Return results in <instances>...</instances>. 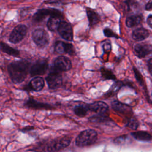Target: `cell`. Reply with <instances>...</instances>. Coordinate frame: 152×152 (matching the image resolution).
<instances>
[{
	"mask_svg": "<svg viewBox=\"0 0 152 152\" xmlns=\"http://www.w3.org/2000/svg\"><path fill=\"white\" fill-rule=\"evenodd\" d=\"M58 0H49L48 2V3H55L56 2H57Z\"/></svg>",
	"mask_w": 152,
	"mask_h": 152,
	"instance_id": "836d02e7",
	"label": "cell"
},
{
	"mask_svg": "<svg viewBox=\"0 0 152 152\" xmlns=\"http://www.w3.org/2000/svg\"><path fill=\"white\" fill-rule=\"evenodd\" d=\"M102 76L104 79L108 80H115L116 79V77L113 74V72L109 69L105 68H102L100 69Z\"/></svg>",
	"mask_w": 152,
	"mask_h": 152,
	"instance_id": "cb8c5ba5",
	"label": "cell"
},
{
	"mask_svg": "<svg viewBox=\"0 0 152 152\" xmlns=\"http://www.w3.org/2000/svg\"><path fill=\"white\" fill-rule=\"evenodd\" d=\"M29 87L31 90L39 91L43 89L45 86V81L40 77H36L29 83Z\"/></svg>",
	"mask_w": 152,
	"mask_h": 152,
	"instance_id": "4fadbf2b",
	"label": "cell"
},
{
	"mask_svg": "<svg viewBox=\"0 0 152 152\" xmlns=\"http://www.w3.org/2000/svg\"><path fill=\"white\" fill-rule=\"evenodd\" d=\"M112 107L113 110L121 113H127L131 112V108L130 106L118 100H115L112 103Z\"/></svg>",
	"mask_w": 152,
	"mask_h": 152,
	"instance_id": "9a60e30c",
	"label": "cell"
},
{
	"mask_svg": "<svg viewBox=\"0 0 152 152\" xmlns=\"http://www.w3.org/2000/svg\"><path fill=\"white\" fill-rule=\"evenodd\" d=\"M88 105L89 110L95 112L99 115H102L103 114L105 113L109 108L107 104L106 103L101 101L95 102Z\"/></svg>",
	"mask_w": 152,
	"mask_h": 152,
	"instance_id": "7c38bea8",
	"label": "cell"
},
{
	"mask_svg": "<svg viewBox=\"0 0 152 152\" xmlns=\"http://www.w3.org/2000/svg\"><path fill=\"white\" fill-rule=\"evenodd\" d=\"M75 53V49L73 45L71 43H66L65 44V53L72 55Z\"/></svg>",
	"mask_w": 152,
	"mask_h": 152,
	"instance_id": "4316f807",
	"label": "cell"
},
{
	"mask_svg": "<svg viewBox=\"0 0 152 152\" xmlns=\"http://www.w3.org/2000/svg\"><path fill=\"white\" fill-rule=\"evenodd\" d=\"M30 67L27 61H17L8 65V71L12 82L15 84L22 83L26 78Z\"/></svg>",
	"mask_w": 152,
	"mask_h": 152,
	"instance_id": "6da1fadb",
	"label": "cell"
},
{
	"mask_svg": "<svg viewBox=\"0 0 152 152\" xmlns=\"http://www.w3.org/2000/svg\"><path fill=\"white\" fill-rule=\"evenodd\" d=\"M103 33L106 36V37H116V38H118V36L115 34L114 32H113V31L109 28H106L103 30Z\"/></svg>",
	"mask_w": 152,
	"mask_h": 152,
	"instance_id": "83f0119b",
	"label": "cell"
},
{
	"mask_svg": "<svg viewBox=\"0 0 152 152\" xmlns=\"http://www.w3.org/2000/svg\"><path fill=\"white\" fill-rule=\"evenodd\" d=\"M26 105L29 107L34 108V109H49L52 108L50 105L46 103H43L40 102H38L33 99H29Z\"/></svg>",
	"mask_w": 152,
	"mask_h": 152,
	"instance_id": "d6986e66",
	"label": "cell"
},
{
	"mask_svg": "<svg viewBox=\"0 0 152 152\" xmlns=\"http://www.w3.org/2000/svg\"><path fill=\"white\" fill-rule=\"evenodd\" d=\"M27 31V27L24 24H18L14 27L9 36V41L12 43H18L26 36Z\"/></svg>",
	"mask_w": 152,
	"mask_h": 152,
	"instance_id": "277c9868",
	"label": "cell"
},
{
	"mask_svg": "<svg viewBox=\"0 0 152 152\" xmlns=\"http://www.w3.org/2000/svg\"><path fill=\"white\" fill-rule=\"evenodd\" d=\"M137 55L140 58H144L152 53V45L150 44H137L134 47Z\"/></svg>",
	"mask_w": 152,
	"mask_h": 152,
	"instance_id": "8fae6325",
	"label": "cell"
},
{
	"mask_svg": "<svg viewBox=\"0 0 152 152\" xmlns=\"http://www.w3.org/2000/svg\"><path fill=\"white\" fill-rule=\"evenodd\" d=\"M138 126V122L135 118H129L127 122V126L131 129H135Z\"/></svg>",
	"mask_w": 152,
	"mask_h": 152,
	"instance_id": "d4e9b609",
	"label": "cell"
},
{
	"mask_svg": "<svg viewBox=\"0 0 152 152\" xmlns=\"http://www.w3.org/2000/svg\"><path fill=\"white\" fill-rule=\"evenodd\" d=\"M129 137H128L126 135H122L119 137H117L115 140L114 142L116 144H124V143H125L126 142V140Z\"/></svg>",
	"mask_w": 152,
	"mask_h": 152,
	"instance_id": "f1b7e54d",
	"label": "cell"
},
{
	"mask_svg": "<svg viewBox=\"0 0 152 152\" xmlns=\"http://www.w3.org/2000/svg\"><path fill=\"white\" fill-rule=\"evenodd\" d=\"M72 67L70 59L65 56L57 57L54 61V68L59 71H66Z\"/></svg>",
	"mask_w": 152,
	"mask_h": 152,
	"instance_id": "9c48e42d",
	"label": "cell"
},
{
	"mask_svg": "<svg viewBox=\"0 0 152 152\" xmlns=\"http://www.w3.org/2000/svg\"><path fill=\"white\" fill-rule=\"evenodd\" d=\"M89 110L88 109V104H80L77 105L75 107L74 111L75 114L80 117H83L85 116L88 112Z\"/></svg>",
	"mask_w": 152,
	"mask_h": 152,
	"instance_id": "7402d4cb",
	"label": "cell"
},
{
	"mask_svg": "<svg viewBox=\"0 0 152 152\" xmlns=\"http://www.w3.org/2000/svg\"><path fill=\"white\" fill-rule=\"evenodd\" d=\"M103 50L105 52H109L111 49V45L109 42H106L103 45Z\"/></svg>",
	"mask_w": 152,
	"mask_h": 152,
	"instance_id": "f546056e",
	"label": "cell"
},
{
	"mask_svg": "<svg viewBox=\"0 0 152 152\" xmlns=\"http://www.w3.org/2000/svg\"><path fill=\"white\" fill-rule=\"evenodd\" d=\"M46 81L49 88L56 89L59 88L62 84V77L60 71L55 69L46 77Z\"/></svg>",
	"mask_w": 152,
	"mask_h": 152,
	"instance_id": "5b68a950",
	"label": "cell"
},
{
	"mask_svg": "<svg viewBox=\"0 0 152 152\" xmlns=\"http://www.w3.org/2000/svg\"><path fill=\"white\" fill-rule=\"evenodd\" d=\"M142 17L140 15H134L126 18L125 23L127 27H133L141 23Z\"/></svg>",
	"mask_w": 152,
	"mask_h": 152,
	"instance_id": "44dd1931",
	"label": "cell"
},
{
	"mask_svg": "<svg viewBox=\"0 0 152 152\" xmlns=\"http://www.w3.org/2000/svg\"><path fill=\"white\" fill-rule=\"evenodd\" d=\"M58 31L62 38L67 40L72 41L73 39V31L71 25L66 21H62L58 28Z\"/></svg>",
	"mask_w": 152,
	"mask_h": 152,
	"instance_id": "ba28073f",
	"label": "cell"
},
{
	"mask_svg": "<svg viewBox=\"0 0 152 152\" xmlns=\"http://www.w3.org/2000/svg\"><path fill=\"white\" fill-rule=\"evenodd\" d=\"M48 15L50 16H59L62 17V12L55 8H43L37 11V12L33 15V20L35 22H41L43 21Z\"/></svg>",
	"mask_w": 152,
	"mask_h": 152,
	"instance_id": "8992f818",
	"label": "cell"
},
{
	"mask_svg": "<svg viewBox=\"0 0 152 152\" xmlns=\"http://www.w3.org/2000/svg\"><path fill=\"white\" fill-rule=\"evenodd\" d=\"M87 15L90 26L96 24L100 21V17L98 14L90 8H87Z\"/></svg>",
	"mask_w": 152,
	"mask_h": 152,
	"instance_id": "ffe728a7",
	"label": "cell"
},
{
	"mask_svg": "<svg viewBox=\"0 0 152 152\" xmlns=\"http://www.w3.org/2000/svg\"><path fill=\"white\" fill-rule=\"evenodd\" d=\"M147 23L148 24V26L152 28V15L148 16V17L147 19Z\"/></svg>",
	"mask_w": 152,
	"mask_h": 152,
	"instance_id": "1f68e13d",
	"label": "cell"
},
{
	"mask_svg": "<svg viewBox=\"0 0 152 152\" xmlns=\"http://www.w3.org/2000/svg\"><path fill=\"white\" fill-rule=\"evenodd\" d=\"M148 70L149 72L151 74V75L152 76V58L150 59L148 61Z\"/></svg>",
	"mask_w": 152,
	"mask_h": 152,
	"instance_id": "4dcf8cb0",
	"label": "cell"
},
{
	"mask_svg": "<svg viewBox=\"0 0 152 152\" xmlns=\"http://www.w3.org/2000/svg\"><path fill=\"white\" fill-rule=\"evenodd\" d=\"M32 39L35 44L40 48L47 46L50 40L48 33L42 28H36L33 31Z\"/></svg>",
	"mask_w": 152,
	"mask_h": 152,
	"instance_id": "3957f363",
	"label": "cell"
},
{
	"mask_svg": "<svg viewBox=\"0 0 152 152\" xmlns=\"http://www.w3.org/2000/svg\"><path fill=\"white\" fill-rule=\"evenodd\" d=\"M70 142L71 139L68 137L61 138L48 145V151L49 152H53L61 150L67 147L70 144Z\"/></svg>",
	"mask_w": 152,
	"mask_h": 152,
	"instance_id": "30bf717a",
	"label": "cell"
},
{
	"mask_svg": "<svg viewBox=\"0 0 152 152\" xmlns=\"http://www.w3.org/2000/svg\"><path fill=\"white\" fill-rule=\"evenodd\" d=\"M131 135L135 139L141 141H148L152 139V136L146 131H138L132 132Z\"/></svg>",
	"mask_w": 152,
	"mask_h": 152,
	"instance_id": "ac0fdd59",
	"label": "cell"
},
{
	"mask_svg": "<svg viewBox=\"0 0 152 152\" xmlns=\"http://www.w3.org/2000/svg\"><path fill=\"white\" fill-rule=\"evenodd\" d=\"M145 10L147 11L152 10V1H150L145 6Z\"/></svg>",
	"mask_w": 152,
	"mask_h": 152,
	"instance_id": "d6a6232c",
	"label": "cell"
},
{
	"mask_svg": "<svg viewBox=\"0 0 152 152\" xmlns=\"http://www.w3.org/2000/svg\"><path fill=\"white\" fill-rule=\"evenodd\" d=\"M0 50L2 52L9 55H11L15 57H18L20 56V52L18 50L10 46L8 44L2 42H0Z\"/></svg>",
	"mask_w": 152,
	"mask_h": 152,
	"instance_id": "2e32d148",
	"label": "cell"
},
{
	"mask_svg": "<svg viewBox=\"0 0 152 152\" xmlns=\"http://www.w3.org/2000/svg\"><path fill=\"white\" fill-rule=\"evenodd\" d=\"M61 17L59 16H50L47 22V27L48 29L52 31L58 30V28L61 22Z\"/></svg>",
	"mask_w": 152,
	"mask_h": 152,
	"instance_id": "e0dca14e",
	"label": "cell"
},
{
	"mask_svg": "<svg viewBox=\"0 0 152 152\" xmlns=\"http://www.w3.org/2000/svg\"><path fill=\"white\" fill-rule=\"evenodd\" d=\"M48 68V62L46 59H38L30 68V74L31 77H39L45 74Z\"/></svg>",
	"mask_w": 152,
	"mask_h": 152,
	"instance_id": "52a82bcc",
	"label": "cell"
},
{
	"mask_svg": "<svg viewBox=\"0 0 152 152\" xmlns=\"http://www.w3.org/2000/svg\"><path fill=\"white\" fill-rule=\"evenodd\" d=\"M122 86V83L121 82H119V81L116 82L111 87V88H110V89L109 90L110 93H111V94L116 93L121 88Z\"/></svg>",
	"mask_w": 152,
	"mask_h": 152,
	"instance_id": "484cf974",
	"label": "cell"
},
{
	"mask_svg": "<svg viewBox=\"0 0 152 152\" xmlns=\"http://www.w3.org/2000/svg\"><path fill=\"white\" fill-rule=\"evenodd\" d=\"M65 44L66 42L62 41H56L54 45L55 52L59 54L65 53Z\"/></svg>",
	"mask_w": 152,
	"mask_h": 152,
	"instance_id": "603a6c76",
	"label": "cell"
},
{
	"mask_svg": "<svg viewBox=\"0 0 152 152\" xmlns=\"http://www.w3.org/2000/svg\"><path fill=\"white\" fill-rule=\"evenodd\" d=\"M97 138L96 131L91 129H86L82 131L76 138L75 144L78 147H84L94 143Z\"/></svg>",
	"mask_w": 152,
	"mask_h": 152,
	"instance_id": "7a4b0ae2",
	"label": "cell"
},
{
	"mask_svg": "<svg viewBox=\"0 0 152 152\" xmlns=\"http://www.w3.org/2000/svg\"><path fill=\"white\" fill-rule=\"evenodd\" d=\"M132 38L137 41H141L145 39L149 36L148 31L144 28H138L134 30L132 33Z\"/></svg>",
	"mask_w": 152,
	"mask_h": 152,
	"instance_id": "5bb4252c",
	"label": "cell"
}]
</instances>
